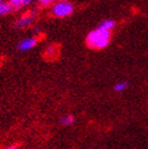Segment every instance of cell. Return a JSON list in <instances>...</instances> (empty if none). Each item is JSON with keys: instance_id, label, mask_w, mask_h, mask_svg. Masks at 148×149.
<instances>
[{"instance_id": "obj_1", "label": "cell", "mask_w": 148, "mask_h": 149, "mask_svg": "<svg viewBox=\"0 0 148 149\" xmlns=\"http://www.w3.org/2000/svg\"><path fill=\"white\" fill-rule=\"evenodd\" d=\"M110 36H112L110 31H106V29H102L98 27L87 34L86 45L94 50H102L108 46L110 41Z\"/></svg>"}, {"instance_id": "obj_2", "label": "cell", "mask_w": 148, "mask_h": 149, "mask_svg": "<svg viewBox=\"0 0 148 149\" xmlns=\"http://www.w3.org/2000/svg\"><path fill=\"white\" fill-rule=\"evenodd\" d=\"M73 10L74 7L69 1H58L52 7V13L56 17H67L72 15Z\"/></svg>"}, {"instance_id": "obj_3", "label": "cell", "mask_w": 148, "mask_h": 149, "mask_svg": "<svg viewBox=\"0 0 148 149\" xmlns=\"http://www.w3.org/2000/svg\"><path fill=\"white\" fill-rule=\"evenodd\" d=\"M33 18H34V13L33 12H27L20 19H17L16 22H15L13 27L15 28H26V27H28L29 24L32 23Z\"/></svg>"}, {"instance_id": "obj_4", "label": "cell", "mask_w": 148, "mask_h": 149, "mask_svg": "<svg viewBox=\"0 0 148 149\" xmlns=\"http://www.w3.org/2000/svg\"><path fill=\"white\" fill-rule=\"evenodd\" d=\"M36 42H38V39L36 38H27V39H23L22 41L18 42L17 49L20 51H28V50L33 49L36 45Z\"/></svg>"}, {"instance_id": "obj_5", "label": "cell", "mask_w": 148, "mask_h": 149, "mask_svg": "<svg viewBox=\"0 0 148 149\" xmlns=\"http://www.w3.org/2000/svg\"><path fill=\"white\" fill-rule=\"evenodd\" d=\"M9 3L12 5L13 10H18V9H21L22 6L31 4V3H32V0H10Z\"/></svg>"}, {"instance_id": "obj_6", "label": "cell", "mask_w": 148, "mask_h": 149, "mask_svg": "<svg viewBox=\"0 0 148 149\" xmlns=\"http://www.w3.org/2000/svg\"><path fill=\"white\" fill-rule=\"evenodd\" d=\"M98 27L102 29H106V31H112L115 27V22L113 19H105L103 22H101V24Z\"/></svg>"}, {"instance_id": "obj_7", "label": "cell", "mask_w": 148, "mask_h": 149, "mask_svg": "<svg viewBox=\"0 0 148 149\" xmlns=\"http://www.w3.org/2000/svg\"><path fill=\"white\" fill-rule=\"evenodd\" d=\"M13 10V7L10 3H3L0 5V16H5V15L10 13Z\"/></svg>"}, {"instance_id": "obj_8", "label": "cell", "mask_w": 148, "mask_h": 149, "mask_svg": "<svg viewBox=\"0 0 148 149\" xmlns=\"http://www.w3.org/2000/svg\"><path fill=\"white\" fill-rule=\"evenodd\" d=\"M74 121H75V118H74L73 115H71V114L62 116L61 120H60V123H61L63 126H71L72 124H74Z\"/></svg>"}, {"instance_id": "obj_9", "label": "cell", "mask_w": 148, "mask_h": 149, "mask_svg": "<svg viewBox=\"0 0 148 149\" xmlns=\"http://www.w3.org/2000/svg\"><path fill=\"white\" fill-rule=\"evenodd\" d=\"M57 54H58V49H57V46H56V45H52V46L47 47V50H46V52H45V56H46L47 58H50V59H52V58L56 57Z\"/></svg>"}, {"instance_id": "obj_10", "label": "cell", "mask_w": 148, "mask_h": 149, "mask_svg": "<svg viewBox=\"0 0 148 149\" xmlns=\"http://www.w3.org/2000/svg\"><path fill=\"white\" fill-rule=\"evenodd\" d=\"M126 87H128V83H126V81H120V83H117L113 88H114L115 92H123V91L126 90Z\"/></svg>"}, {"instance_id": "obj_11", "label": "cell", "mask_w": 148, "mask_h": 149, "mask_svg": "<svg viewBox=\"0 0 148 149\" xmlns=\"http://www.w3.org/2000/svg\"><path fill=\"white\" fill-rule=\"evenodd\" d=\"M52 1H54V0H39V4L41 6H47V5H50Z\"/></svg>"}, {"instance_id": "obj_12", "label": "cell", "mask_w": 148, "mask_h": 149, "mask_svg": "<svg viewBox=\"0 0 148 149\" xmlns=\"http://www.w3.org/2000/svg\"><path fill=\"white\" fill-rule=\"evenodd\" d=\"M6 149H20L18 144H13V146H10V147H7Z\"/></svg>"}, {"instance_id": "obj_13", "label": "cell", "mask_w": 148, "mask_h": 149, "mask_svg": "<svg viewBox=\"0 0 148 149\" xmlns=\"http://www.w3.org/2000/svg\"><path fill=\"white\" fill-rule=\"evenodd\" d=\"M60 1H68V0H60Z\"/></svg>"}, {"instance_id": "obj_14", "label": "cell", "mask_w": 148, "mask_h": 149, "mask_svg": "<svg viewBox=\"0 0 148 149\" xmlns=\"http://www.w3.org/2000/svg\"><path fill=\"white\" fill-rule=\"evenodd\" d=\"M3 4V0H0V5H1Z\"/></svg>"}]
</instances>
